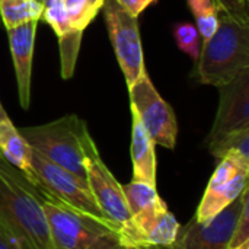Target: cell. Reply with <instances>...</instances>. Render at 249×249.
Here are the masks:
<instances>
[{
	"label": "cell",
	"instance_id": "obj_1",
	"mask_svg": "<svg viewBox=\"0 0 249 249\" xmlns=\"http://www.w3.org/2000/svg\"><path fill=\"white\" fill-rule=\"evenodd\" d=\"M0 217L22 249H53L35 187L0 155Z\"/></svg>",
	"mask_w": 249,
	"mask_h": 249
},
{
	"label": "cell",
	"instance_id": "obj_2",
	"mask_svg": "<svg viewBox=\"0 0 249 249\" xmlns=\"http://www.w3.org/2000/svg\"><path fill=\"white\" fill-rule=\"evenodd\" d=\"M249 69V25L222 12L216 32L203 41L197 74L203 85L225 86Z\"/></svg>",
	"mask_w": 249,
	"mask_h": 249
},
{
	"label": "cell",
	"instance_id": "obj_3",
	"mask_svg": "<svg viewBox=\"0 0 249 249\" xmlns=\"http://www.w3.org/2000/svg\"><path fill=\"white\" fill-rule=\"evenodd\" d=\"M32 150L86 181L85 152L92 140L88 125L77 115H64L51 123L18 128Z\"/></svg>",
	"mask_w": 249,
	"mask_h": 249
},
{
	"label": "cell",
	"instance_id": "obj_4",
	"mask_svg": "<svg viewBox=\"0 0 249 249\" xmlns=\"http://www.w3.org/2000/svg\"><path fill=\"white\" fill-rule=\"evenodd\" d=\"M35 190L47 219L53 249H107L120 244L117 231L71 212L41 185Z\"/></svg>",
	"mask_w": 249,
	"mask_h": 249
},
{
	"label": "cell",
	"instance_id": "obj_5",
	"mask_svg": "<svg viewBox=\"0 0 249 249\" xmlns=\"http://www.w3.org/2000/svg\"><path fill=\"white\" fill-rule=\"evenodd\" d=\"M31 162L32 169L39 181L36 185L45 188L58 203L83 217L118 232L120 225L114 223L104 214L83 178L53 163L35 150H32Z\"/></svg>",
	"mask_w": 249,
	"mask_h": 249
},
{
	"label": "cell",
	"instance_id": "obj_6",
	"mask_svg": "<svg viewBox=\"0 0 249 249\" xmlns=\"http://www.w3.org/2000/svg\"><path fill=\"white\" fill-rule=\"evenodd\" d=\"M102 10L118 66L130 89L146 73L137 18L131 16L115 0H105Z\"/></svg>",
	"mask_w": 249,
	"mask_h": 249
},
{
	"label": "cell",
	"instance_id": "obj_7",
	"mask_svg": "<svg viewBox=\"0 0 249 249\" xmlns=\"http://www.w3.org/2000/svg\"><path fill=\"white\" fill-rule=\"evenodd\" d=\"M131 112L137 115L155 144L174 149L178 123L172 107L159 95L147 71L128 89Z\"/></svg>",
	"mask_w": 249,
	"mask_h": 249
},
{
	"label": "cell",
	"instance_id": "obj_8",
	"mask_svg": "<svg viewBox=\"0 0 249 249\" xmlns=\"http://www.w3.org/2000/svg\"><path fill=\"white\" fill-rule=\"evenodd\" d=\"M249 160L229 155L220 159L198 204L196 222L206 223L241 197L248 187Z\"/></svg>",
	"mask_w": 249,
	"mask_h": 249
},
{
	"label": "cell",
	"instance_id": "obj_9",
	"mask_svg": "<svg viewBox=\"0 0 249 249\" xmlns=\"http://www.w3.org/2000/svg\"><path fill=\"white\" fill-rule=\"evenodd\" d=\"M249 196L248 187L241 197L206 223L193 219L178 231L174 249H228L232 241L236 223L241 216L244 200Z\"/></svg>",
	"mask_w": 249,
	"mask_h": 249
},
{
	"label": "cell",
	"instance_id": "obj_10",
	"mask_svg": "<svg viewBox=\"0 0 249 249\" xmlns=\"http://www.w3.org/2000/svg\"><path fill=\"white\" fill-rule=\"evenodd\" d=\"M179 223L168 210V206L149 209L120 225L118 241L124 247H160L169 248L175 244Z\"/></svg>",
	"mask_w": 249,
	"mask_h": 249
},
{
	"label": "cell",
	"instance_id": "obj_11",
	"mask_svg": "<svg viewBox=\"0 0 249 249\" xmlns=\"http://www.w3.org/2000/svg\"><path fill=\"white\" fill-rule=\"evenodd\" d=\"M85 172L88 187L104 214L117 225L127 222L130 219V212L123 193V185L101 159L93 139L86 146Z\"/></svg>",
	"mask_w": 249,
	"mask_h": 249
},
{
	"label": "cell",
	"instance_id": "obj_12",
	"mask_svg": "<svg viewBox=\"0 0 249 249\" xmlns=\"http://www.w3.org/2000/svg\"><path fill=\"white\" fill-rule=\"evenodd\" d=\"M219 108L206 142L226 133L249 128V69L219 88Z\"/></svg>",
	"mask_w": 249,
	"mask_h": 249
},
{
	"label": "cell",
	"instance_id": "obj_13",
	"mask_svg": "<svg viewBox=\"0 0 249 249\" xmlns=\"http://www.w3.org/2000/svg\"><path fill=\"white\" fill-rule=\"evenodd\" d=\"M38 22H28L25 25L6 29L9 36V47L15 69L18 85L19 104L23 109L31 105V79H32V58L35 47V34Z\"/></svg>",
	"mask_w": 249,
	"mask_h": 249
},
{
	"label": "cell",
	"instance_id": "obj_14",
	"mask_svg": "<svg viewBox=\"0 0 249 249\" xmlns=\"http://www.w3.org/2000/svg\"><path fill=\"white\" fill-rule=\"evenodd\" d=\"M133 124H131V163H133V181L146 182L149 185L156 187V152L155 143L144 130L143 124L137 118L134 112Z\"/></svg>",
	"mask_w": 249,
	"mask_h": 249
},
{
	"label": "cell",
	"instance_id": "obj_15",
	"mask_svg": "<svg viewBox=\"0 0 249 249\" xmlns=\"http://www.w3.org/2000/svg\"><path fill=\"white\" fill-rule=\"evenodd\" d=\"M0 155L18 168L32 185L39 182L32 169V149L10 120L0 123Z\"/></svg>",
	"mask_w": 249,
	"mask_h": 249
},
{
	"label": "cell",
	"instance_id": "obj_16",
	"mask_svg": "<svg viewBox=\"0 0 249 249\" xmlns=\"http://www.w3.org/2000/svg\"><path fill=\"white\" fill-rule=\"evenodd\" d=\"M44 4L38 0H0V18L6 29L39 20Z\"/></svg>",
	"mask_w": 249,
	"mask_h": 249
},
{
	"label": "cell",
	"instance_id": "obj_17",
	"mask_svg": "<svg viewBox=\"0 0 249 249\" xmlns=\"http://www.w3.org/2000/svg\"><path fill=\"white\" fill-rule=\"evenodd\" d=\"M123 193L125 197V203H127L130 216H134L144 210L160 207V206L166 204L158 194L156 187L149 185L146 182L131 181L130 184L123 185Z\"/></svg>",
	"mask_w": 249,
	"mask_h": 249
},
{
	"label": "cell",
	"instance_id": "obj_18",
	"mask_svg": "<svg viewBox=\"0 0 249 249\" xmlns=\"http://www.w3.org/2000/svg\"><path fill=\"white\" fill-rule=\"evenodd\" d=\"M209 152L217 158L223 159L229 155H238L249 160V128L226 133L206 142Z\"/></svg>",
	"mask_w": 249,
	"mask_h": 249
},
{
	"label": "cell",
	"instance_id": "obj_19",
	"mask_svg": "<svg viewBox=\"0 0 249 249\" xmlns=\"http://www.w3.org/2000/svg\"><path fill=\"white\" fill-rule=\"evenodd\" d=\"M187 4L196 19V28L203 41H207L217 29L222 7L216 0H187Z\"/></svg>",
	"mask_w": 249,
	"mask_h": 249
},
{
	"label": "cell",
	"instance_id": "obj_20",
	"mask_svg": "<svg viewBox=\"0 0 249 249\" xmlns=\"http://www.w3.org/2000/svg\"><path fill=\"white\" fill-rule=\"evenodd\" d=\"M82 35L83 31L73 29L67 35L58 38V45H60V58H61V77L63 79H70L74 74L76 69V61L80 50V42H82Z\"/></svg>",
	"mask_w": 249,
	"mask_h": 249
},
{
	"label": "cell",
	"instance_id": "obj_21",
	"mask_svg": "<svg viewBox=\"0 0 249 249\" xmlns=\"http://www.w3.org/2000/svg\"><path fill=\"white\" fill-rule=\"evenodd\" d=\"M42 19L53 28L57 38H61L73 31L63 0H42Z\"/></svg>",
	"mask_w": 249,
	"mask_h": 249
},
{
	"label": "cell",
	"instance_id": "obj_22",
	"mask_svg": "<svg viewBox=\"0 0 249 249\" xmlns=\"http://www.w3.org/2000/svg\"><path fill=\"white\" fill-rule=\"evenodd\" d=\"M174 38L178 48L197 61L200 54V34L194 23L181 22L174 26Z\"/></svg>",
	"mask_w": 249,
	"mask_h": 249
},
{
	"label": "cell",
	"instance_id": "obj_23",
	"mask_svg": "<svg viewBox=\"0 0 249 249\" xmlns=\"http://www.w3.org/2000/svg\"><path fill=\"white\" fill-rule=\"evenodd\" d=\"M63 1L71 28L77 31H85L89 26V23L93 20V16L88 6V0H63Z\"/></svg>",
	"mask_w": 249,
	"mask_h": 249
},
{
	"label": "cell",
	"instance_id": "obj_24",
	"mask_svg": "<svg viewBox=\"0 0 249 249\" xmlns=\"http://www.w3.org/2000/svg\"><path fill=\"white\" fill-rule=\"evenodd\" d=\"M247 242H249V196L244 200L241 216H239V220L236 223L232 241H231L228 249L239 248V247H242Z\"/></svg>",
	"mask_w": 249,
	"mask_h": 249
},
{
	"label": "cell",
	"instance_id": "obj_25",
	"mask_svg": "<svg viewBox=\"0 0 249 249\" xmlns=\"http://www.w3.org/2000/svg\"><path fill=\"white\" fill-rule=\"evenodd\" d=\"M216 1L219 3V6L225 13L231 15L232 18H235L244 25H249L247 3H244L242 0H216Z\"/></svg>",
	"mask_w": 249,
	"mask_h": 249
},
{
	"label": "cell",
	"instance_id": "obj_26",
	"mask_svg": "<svg viewBox=\"0 0 249 249\" xmlns=\"http://www.w3.org/2000/svg\"><path fill=\"white\" fill-rule=\"evenodd\" d=\"M123 9H125L131 16L137 18L142 12H144L150 4L156 0H115Z\"/></svg>",
	"mask_w": 249,
	"mask_h": 249
},
{
	"label": "cell",
	"instance_id": "obj_27",
	"mask_svg": "<svg viewBox=\"0 0 249 249\" xmlns=\"http://www.w3.org/2000/svg\"><path fill=\"white\" fill-rule=\"evenodd\" d=\"M0 249H22L12 231L0 217Z\"/></svg>",
	"mask_w": 249,
	"mask_h": 249
},
{
	"label": "cell",
	"instance_id": "obj_28",
	"mask_svg": "<svg viewBox=\"0 0 249 249\" xmlns=\"http://www.w3.org/2000/svg\"><path fill=\"white\" fill-rule=\"evenodd\" d=\"M104 1H105V0H88V6H89V10H90V13H92L93 18H95V16L98 15V12L102 9Z\"/></svg>",
	"mask_w": 249,
	"mask_h": 249
},
{
	"label": "cell",
	"instance_id": "obj_29",
	"mask_svg": "<svg viewBox=\"0 0 249 249\" xmlns=\"http://www.w3.org/2000/svg\"><path fill=\"white\" fill-rule=\"evenodd\" d=\"M107 249H166V248H160V247H124L121 244H117L114 247H109Z\"/></svg>",
	"mask_w": 249,
	"mask_h": 249
},
{
	"label": "cell",
	"instance_id": "obj_30",
	"mask_svg": "<svg viewBox=\"0 0 249 249\" xmlns=\"http://www.w3.org/2000/svg\"><path fill=\"white\" fill-rule=\"evenodd\" d=\"M7 120H10V118L7 117V112L4 111V108H3V107H1V104H0V123L7 121Z\"/></svg>",
	"mask_w": 249,
	"mask_h": 249
},
{
	"label": "cell",
	"instance_id": "obj_31",
	"mask_svg": "<svg viewBox=\"0 0 249 249\" xmlns=\"http://www.w3.org/2000/svg\"><path fill=\"white\" fill-rule=\"evenodd\" d=\"M236 249H249V242H247V244H244L242 247H239V248Z\"/></svg>",
	"mask_w": 249,
	"mask_h": 249
},
{
	"label": "cell",
	"instance_id": "obj_32",
	"mask_svg": "<svg viewBox=\"0 0 249 249\" xmlns=\"http://www.w3.org/2000/svg\"><path fill=\"white\" fill-rule=\"evenodd\" d=\"M166 249H174V247H169V248H166Z\"/></svg>",
	"mask_w": 249,
	"mask_h": 249
},
{
	"label": "cell",
	"instance_id": "obj_33",
	"mask_svg": "<svg viewBox=\"0 0 249 249\" xmlns=\"http://www.w3.org/2000/svg\"><path fill=\"white\" fill-rule=\"evenodd\" d=\"M242 1H244V3H247V1H248V0H242Z\"/></svg>",
	"mask_w": 249,
	"mask_h": 249
},
{
	"label": "cell",
	"instance_id": "obj_34",
	"mask_svg": "<svg viewBox=\"0 0 249 249\" xmlns=\"http://www.w3.org/2000/svg\"><path fill=\"white\" fill-rule=\"evenodd\" d=\"M38 1H41V3H42V0H38Z\"/></svg>",
	"mask_w": 249,
	"mask_h": 249
}]
</instances>
